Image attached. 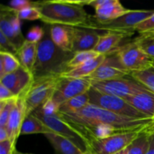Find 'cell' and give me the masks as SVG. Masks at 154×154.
<instances>
[{"instance_id": "cell-1", "label": "cell", "mask_w": 154, "mask_h": 154, "mask_svg": "<svg viewBox=\"0 0 154 154\" xmlns=\"http://www.w3.org/2000/svg\"><path fill=\"white\" fill-rule=\"evenodd\" d=\"M59 115L75 129L104 124L109 125L123 132L144 131L151 122V118L136 119L124 117L92 104H88L76 112L59 114Z\"/></svg>"}, {"instance_id": "cell-2", "label": "cell", "mask_w": 154, "mask_h": 154, "mask_svg": "<svg viewBox=\"0 0 154 154\" xmlns=\"http://www.w3.org/2000/svg\"><path fill=\"white\" fill-rule=\"evenodd\" d=\"M87 1H53L39 2L41 20L47 25H61L80 28L85 24L90 15L84 10L88 5Z\"/></svg>"}, {"instance_id": "cell-3", "label": "cell", "mask_w": 154, "mask_h": 154, "mask_svg": "<svg viewBox=\"0 0 154 154\" xmlns=\"http://www.w3.org/2000/svg\"><path fill=\"white\" fill-rule=\"evenodd\" d=\"M43 38L38 43L37 58L33 69L34 78L60 76L68 71V63L75 53L64 51L53 42L50 28H46Z\"/></svg>"}, {"instance_id": "cell-4", "label": "cell", "mask_w": 154, "mask_h": 154, "mask_svg": "<svg viewBox=\"0 0 154 154\" xmlns=\"http://www.w3.org/2000/svg\"><path fill=\"white\" fill-rule=\"evenodd\" d=\"M154 14V10H132L129 13L116 19L108 21L97 20L90 15L87 22L80 28L93 30H104L113 32H122L132 35L135 32V27Z\"/></svg>"}, {"instance_id": "cell-5", "label": "cell", "mask_w": 154, "mask_h": 154, "mask_svg": "<svg viewBox=\"0 0 154 154\" xmlns=\"http://www.w3.org/2000/svg\"><path fill=\"white\" fill-rule=\"evenodd\" d=\"M60 76L35 78L30 87L18 97H22L25 105L26 117L31 115L46 101L51 99Z\"/></svg>"}, {"instance_id": "cell-6", "label": "cell", "mask_w": 154, "mask_h": 154, "mask_svg": "<svg viewBox=\"0 0 154 154\" xmlns=\"http://www.w3.org/2000/svg\"><path fill=\"white\" fill-rule=\"evenodd\" d=\"M143 131L122 132L101 139H89L86 141V154H116L126 149Z\"/></svg>"}, {"instance_id": "cell-7", "label": "cell", "mask_w": 154, "mask_h": 154, "mask_svg": "<svg viewBox=\"0 0 154 154\" xmlns=\"http://www.w3.org/2000/svg\"><path fill=\"white\" fill-rule=\"evenodd\" d=\"M88 94L90 96V104L92 105L124 117L136 119H149L122 98L103 94L92 88L88 91Z\"/></svg>"}, {"instance_id": "cell-8", "label": "cell", "mask_w": 154, "mask_h": 154, "mask_svg": "<svg viewBox=\"0 0 154 154\" xmlns=\"http://www.w3.org/2000/svg\"><path fill=\"white\" fill-rule=\"evenodd\" d=\"M91 88L99 93L123 99L147 90L135 80L125 78L105 81H91Z\"/></svg>"}, {"instance_id": "cell-9", "label": "cell", "mask_w": 154, "mask_h": 154, "mask_svg": "<svg viewBox=\"0 0 154 154\" xmlns=\"http://www.w3.org/2000/svg\"><path fill=\"white\" fill-rule=\"evenodd\" d=\"M115 52L123 67L130 73L144 71L153 65L154 60L141 51L134 40L120 46Z\"/></svg>"}, {"instance_id": "cell-10", "label": "cell", "mask_w": 154, "mask_h": 154, "mask_svg": "<svg viewBox=\"0 0 154 154\" xmlns=\"http://www.w3.org/2000/svg\"><path fill=\"white\" fill-rule=\"evenodd\" d=\"M90 89L91 81L89 78H66L60 77L51 99L60 108L66 101L87 93Z\"/></svg>"}, {"instance_id": "cell-11", "label": "cell", "mask_w": 154, "mask_h": 154, "mask_svg": "<svg viewBox=\"0 0 154 154\" xmlns=\"http://www.w3.org/2000/svg\"><path fill=\"white\" fill-rule=\"evenodd\" d=\"M33 116L42 120L46 126L52 129L55 133L62 135L68 139L71 140L79 147L84 152L87 151L86 141L82 135L69 123L65 122L59 114L54 116H45L41 114L37 110L32 113Z\"/></svg>"}, {"instance_id": "cell-12", "label": "cell", "mask_w": 154, "mask_h": 154, "mask_svg": "<svg viewBox=\"0 0 154 154\" xmlns=\"http://www.w3.org/2000/svg\"><path fill=\"white\" fill-rule=\"evenodd\" d=\"M130 72L122 65L115 51L107 54L105 62L88 77L90 81H105L125 78Z\"/></svg>"}, {"instance_id": "cell-13", "label": "cell", "mask_w": 154, "mask_h": 154, "mask_svg": "<svg viewBox=\"0 0 154 154\" xmlns=\"http://www.w3.org/2000/svg\"><path fill=\"white\" fill-rule=\"evenodd\" d=\"M0 32L11 41L17 50L22 47L26 41L21 32L20 20L14 12L1 9Z\"/></svg>"}, {"instance_id": "cell-14", "label": "cell", "mask_w": 154, "mask_h": 154, "mask_svg": "<svg viewBox=\"0 0 154 154\" xmlns=\"http://www.w3.org/2000/svg\"><path fill=\"white\" fill-rule=\"evenodd\" d=\"M32 73L23 66L10 74L0 78V84H3L16 96L22 95L34 81Z\"/></svg>"}, {"instance_id": "cell-15", "label": "cell", "mask_w": 154, "mask_h": 154, "mask_svg": "<svg viewBox=\"0 0 154 154\" xmlns=\"http://www.w3.org/2000/svg\"><path fill=\"white\" fill-rule=\"evenodd\" d=\"M100 35L96 30L74 27L72 51L77 53L94 51Z\"/></svg>"}, {"instance_id": "cell-16", "label": "cell", "mask_w": 154, "mask_h": 154, "mask_svg": "<svg viewBox=\"0 0 154 154\" xmlns=\"http://www.w3.org/2000/svg\"><path fill=\"white\" fill-rule=\"evenodd\" d=\"M26 118L25 105L22 97H18L17 103L9 117L6 126L9 135V139L14 144H16L18 137L20 135V130L23 120Z\"/></svg>"}, {"instance_id": "cell-17", "label": "cell", "mask_w": 154, "mask_h": 154, "mask_svg": "<svg viewBox=\"0 0 154 154\" xmlns=\"http://www.w3.org/2000/svg\"><path fill=\"white\" fill-rule=\"evenodd\" d=\"M125 100L148 118L154 115V93L147 90L128 97Z\"/></svg>"}, {"instance_id": "cell-18", "label": "cell", "mask_w": 154, "mask_h": 154, "mask_svg": "<svg viewBox=\"0 0 154 154\" xmlns=\"http://www.w3.org/2000/svg\"><path fill=\"white\" fill-rule=\"evenodd\" d=\"M73 28L61 25L50 26V32L53 42L63 51L73 52Z\"/></svg>"}, {"instance_id": "cell-19", "label": "cell", "mask_w": 154, "mask_h": 154, "mask_svg": "<svg viewBox=\"0 0 154 154\" xmlns=\"http://www.w3.org/2000/svg\"><path fill=\"white\" fill-rule=\"evenodd\" d=\"M131 11L124 8L118 0H108L106 4L95 9L96 14L93 17L97 20L108 21L120 17Z\"/></svg>"}, {"instance_id": "cell-20", "label": "cell", "mask_w": 154, "mask_h": 154, "mask_svg": "<svg viewBox=\"0 0 154 154\" xmlns=\"http://www.w3.org/2000/svg\"><path fill=\"white\" fill-rule=\"evenodd\" d=\"M105 59H106L105 54H99L96 58L92 59L80 65L78 67L74 68L68 72L61 74L60 77L66 78H88L105 62Z\"/></svg>"}, {"instance_id": "cell-21", "label": "cell", "mask_w": 154, "mask_h": 154, "mask_svg": "<svg viewBox=\"0 0 154 154\" xmlns=\"http://www.w3.org/2000/svg\"><path fill=\"white\" fill-rule=\"evenodd\" d=\"M130 35L122 32H109L105 35H100L97 45L94 51L100 54H107L115 51L120 47V43L124 38Z\"/></svg>"}, {"instance_id": "cell-22", "label": "cell", "mask_w": 154, "mask_h": 154, "mask_svg": "<svg viewBox=\"0 0 154 154\" xmlns=\"http://www.w3.org/2000/svg\"><path fill=\"white\" fill-rule=\"evenodd\" d=\"M45 135L57 153L86 154L85 152L83 151L75 143L62 135L57 133H48Z\"/></svg>"}, {"instance_id": "cell-23", "label": "cell", "mask_w": 154, "mask_h": 154, "mask_svg": "<svg viewBox=\"0 0 154 154\" xmlns=\"http://www.w3.org/2000/svg\"><path fill=\"white\" fill-rule=\"evenodd\" d=\"M38 44L32 43L26 40L23 45L18 50L17 57L21 63V66L32 73L37 58Z\"/></svg>"}, {"instance_id": "cell-24", "label": "cell", "mask_w": 154, "mask_h": 154, "mask_svg": "<svg viewBox=\"0 0 154 154\" xmlns=\"http://www.w3.org/2000/svg\"><path fill=\"white\" fill-rule=\"evenodd\" d=\"M42 133L44 135L48 133H55L51 129L45 124L42 120L33 116L32 114L25 118L20 130L21 135Z\"/></svg>"}, {"instance_id": "cell-25", "label": "cell", "mask_w": 154, "mask_h": 154, "mask_svg": "<svg viewBox=\"0 0 154 154\" xmlns=\"http://www.w3.org/2000/svg\"><path fill=\"white\" fill-rule=\"evenodd\" d=\"M88 104H90V96L87 92V93L78 95L64 102L59 108V114H70V113L76 112L82 109Z\"/></svg>"}, {"instance_id": "cell-26", "label": "cell", "mask_w": 154, "mask_h": 154, "mask_svg": "<svg viewBox=\"0 0 154 154\" xmlns=\"http://www.w3.org/2000/svg\"><path fill=\"white\" fill-rule=\"evenodd\" d=\"M20 66L21 63L17 56L0 51V78L16 71Z\"/></svg>"}, {"instance_id": "cell-27", "label": "cell", "mask_w": 154, "mask_h": 154, "mask_svg": "<svg viewBox=\"0 0 154 154\" xmlns=\"http://www.w3.org/2000/svg\"><path fill=\"white\" fill-rule=\"evenodd\" d=\"M150 136L144 131L141 132L139 136L126 147V154H146L149 147Z\"/></svg>"}, {"instance_id": "cell-28", "label": "cell", "mask_w": 154, "mask_h": 154, "mask_svg": "<svg viewBox=\"0 0 154 154\" xmlns=\"http://www.w3.org/2000/svg\"><path fill=\"white\" fill-rule=\"evenodd\" d=\"M131 77L144 87L154 93V60L150 68L144 71L136 72H131Z\"/></svg>"}, {"instance_id": "cell-29", "label": "cell", "mask_w": 154, "mask_h": 154, "mask_svg": "<svg viewBox=\"0 0 154 154\" xmlns=\"http://www.w3.org/2000/svg\"><path fill=\"white\" fill-rule=\"evenodd\" d=\"M140 49L144 51L148 57L154 60V34L151 32L141 34L135 39Z\"/></svg>"}, {"instance_id": "cell-30", "label": "cell", "mask_w": 154, "mask_h": 154, "mask_svg": "<svg viewBox=\"0 0 154 154\" xmlns=\"http://www.w3.org/2000/svg\"><path fill=\"white\" fill-rule=\"evenodd\" d=\"M18 101V96L8 99L0 101V127H6L9 117Z\"/></svg>"}, {"instance_id": "cell-31", "label": "cell", "mask_w": 154, "mask_h": 154, "mask_svg": "<svg viewBox=\"0 0 154 154\" xmlns=\"http://www.w3.org/2000/svg\"><path fill=\"white\" fill-rule=\"evenodd\" d=\"M100 54L95 51H81V52L75 53L73 57L71 59L68 63V71L79 66L80 65L89 61L93 58H96ZM67 71V72H68Z\"/></svg>"}, {"instance_id": "cell-32", "label": "cell", "mask_w": 154, "mask_h": 154, "mask_svg": "<svg viewBox=\"0 0 154 154\" xmlns=\"http://www.w3.org/2000/svg\"><path fill=\"white\" fill-rule=\"evenodd\" d=\"M39 2H30L28 0H13L7 6L1 5V9L8 11L17 12L30 7H38Z\"/></svg>"}, {"instance_id": "cell-33", "label": "cell", "mask_w": 154, "mask_h": 154, "mask_svg": "<svg viewBox=\"0 0 154 154\" xmlns=\"http://www.w3.org/2000/svg\"><path fill=\"white\" fill-rule=\"evenodd\" d=\"M20 20H41V12L38 7H30L20 11L14 12Z\"/></svg>"}, {"instance_id": "cell-34", "label": "cell", "mask_w": 154, "mask_h": 154, "mask_svg": "<svg viewBox=\"0 0 154 154\" xmlns=\"http://www.w3.org/2000/svg\"><path fill=\"white\" fill-rule=\"evenodd\" d=\"M45 34V29L38 26H35L29 29L26 35V40L32 43H39Z\"/></svg>"}, {"instance_id": "cell-35", "label": "cell", "mask_w": 154, "mask_h": 154, "mask_svg": "<svg viewBox=\"0 0 154 154\" xmlns=\"http://www.w3.org/2000/svg\"><path fill=\"white\" fill-rule=\"evenodd\" d=\"M36 110L45 116H54L59 114V107L51 99L46 101L42 106Z\"/></svg>"}, {"instance_id": "cell-36", "label": "cell", "mask_w": 154, "mask_h": 154, "mask_svg": "<svg viewBox=\"0 0 154 154\" xmlns=\"http://www.w3.org/2000/svg\"><path fill=\"white\" fill-rule=\"evenodd\" d=\"M138 32L140 34L151 32L154 33V14L145 20L138 23L135 27V32Z\"/></svg>"}, {"instance_id": "cell-37", "label": "cell", "mask_w": 154, "mask_h": 154, "mask_svg": "<svg viewBox=\"0 0 154 154\" xmlns=\"http://www.w3.org/2000/svg\"><path fill=\"white\" fill-rule=\"evenodd\" d=\"M0 49H1V51L10 53L15 56L17 54L18 50L17 49L16 47L1 32H0Z\"/></svg>"}, {"instance_id": "cell-38", "label": "cell", "mask_w": 154, "mask_h": 154, "mask_svg": "<svg viewBox=\"0 0 154 154\" xmlns=\"http://www.w3.org/2000/svg\"><path fill=\"white\" fill-rule=\"evenodd\" d=\"M15 149V145L10 139L0 142V154H12Z\"/></svg>"}, {"instance_id": "cell-39", "label": "cell", "mask_w": 154, "mask_h": 154, "mask_svg": "<svg viewBox=\"0 0 154 154\" xmlns=\"http://www.w3.org/2000/svg\"><path fill=\"white\" fill-rule=\"evenodd\" d=\"M14 97L17 96L11 90H9L3 84H0V101L8 100Z\"/></svg>"}, {"instance_id": "cell-40", "label": "cell", "mask_w": 154, "mask_h": 154, "mask_svg": "<svg viewBox=\"0 0 154 154\" xmlns=\"http://www.w3.org/2000/svg\"><path fill=\"white\" fill-rule=\"evenodd\" d=\"M9 139V135L6 127H0V142H3Z\"/></svg>"}, {"instance_id": "cell-41", "label": "cell", "mask_w": 154, "mask_h": 154, "mask_svg": "<svg viewBox=\"0 0 154 154\" xmlns=\"http://www.w3.org/2000/svg\"><path fill=\"white\" fill-rule=\"evenodd\" d=\"M146 154H154V133L150 135L149 147L147 150Z\"/></svg>"}, {"instance_id": "cell-42", "label": "cell", "mask_w": 154, "mask_h": 154, "mask_svg": "<svg viewBox=\"0 0 154 154\" xmlns=\"http://www.w3.org/2000/svg\"><path fill=\"white\" fill-rule=\"evenodd\" d=\"M144 132L148 133L149 135H152V134L154 133V115L153 117H152L151 122H150V125L147 126V128L144 130Z\"/></svg>"}, {"instance_id": "cell-43", "label": "cell", "mask_w": 154, "mask_h": 154, "mask_svg": "<svg viewBox=\"0 0 154 154\" xmlns=\"http://www.w3.org/2000/svg\"><path fill=\"white\" fill-rule=\"evenodd\" d=\"M12 154H32V153H21V152H19L18 150H16V148L13 151V153Z\"/></svg>"}, {"instance_id": "cell-44", "label": "cell", "mask_w": 154, "mask_h": 154, "mask_svg": "<svg viewBox=\"0 0 154 154\" xmlns=\"http://www.w3.org/2000/svg\"><path fill=\"white\" fill-rule=\"evenodd\" d=\"M126 148L124 149V150H121V151L119 152V153H116V154H126Z\"/></svg>"}, {"instance_id": "cell-45", "label": "cell", "mask_w": 154, "mask_h": 154, "mask_svg": "<svg viewBox=\"0 0 154 154\" xmlns=\"http://www.w3.org/2000/svg\"><path fill=\"white\" fill-rule=\"evenodd\" d=\"M153 34H154V33H153Z\"/></svg>"}]
</instances>
